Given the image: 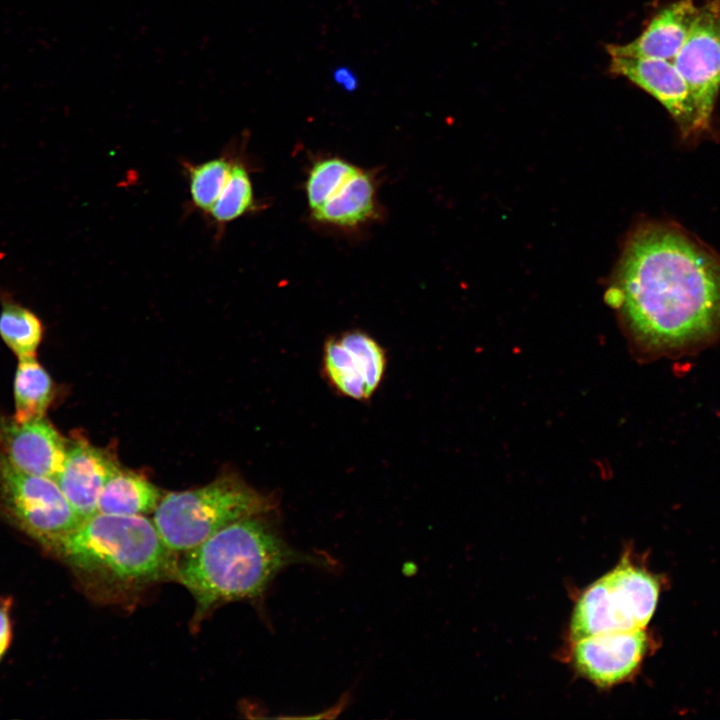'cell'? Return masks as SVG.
I'll return each mask as SVG.
<instances>
[{
	"label": "cell",
	"mask_w": 720,
	"mask_h": 720,
	"mask_svg": "<svg viewBox=\"0 0 720 720\" xmlns=\"http://www.w3.org/2000/svg\"><path fill=\"white\" fill-rule=\"evenodd\" d=\"M48 547L106 592L136 590L175 572L174 552L144 515L97 513Z\"/></svg>",
	"instance_id": "obj_3"
},
{
	"label": "cell",
	"mask_w": 720,
	"mask_h": 720,
	"mask_svg": "<svg viewBox=\"0 0 720 720\" xmlns=\"http://www.w3.org/2000/svg\"><path fill=\"white\" fill-rule=\"evenodd\" d=\"M376 212L374 180L368 172L358 168L311 213L313 218L322 224L352 228L366 223Z\"/></svg>",
	"instance_id": "obj_14"
},
{
	"label": "cell",
	"mask_w": 720,
	"mask_h": 720,
	"mask_svg": "<svg viewBox=\"0 0 720 720\" xmlns=\"http://www.w3.org/2000/svg\"><path fill=\"white\" fill-rule=\"evenodd\" d=\"M255 198L249 170L243 158L236 156L228 180L215 204L207 213L221 229L255 209Z\"/></svg>",
	"instance_id": "obj_19"
},
{
	"label": "cell",
	"mask_w": 720,
	"mask_h": 720,
	"mask_svg": "<svg viewBox=\"0 0 720 720\" xmlns=\"http://www.w3.org/2000/svg\"><path fill=\"white\" fill-rule=\"evenodd\" d=\"M644 629L594 634L574 640L576 670L599 686H612L635 673L648 650Z\"/></svg>",
	"instance_id": "obj_10"
},
{
	"label": "cell",
	"mask_w": 720,
	"mask_h": 720,
	"mask_svg": "<svg viewBox=\"0 0 720 720\" xmlns=\"http://www.w3.org/2000/svg\"><path fill=\"white\" fill-rule=\"evenodd\" d=\"M68 443L44 417L26 422L0 421V454L18 470L55 479L60 473Z\"/></svg>",
	"instance_id": "obj_11"
},
{
	"label": "cell",
	"mask_w": 720,
	"mask_h": 720,
	"mask_svg": "<svg viewBox=\"0 0 720 720\" xmlns=\"http://www.w3.org/2000/svg\"><path fill=\"white\" fill-rule=\"evenodd\" d=\"M294 564L329 568L333 562L296 550L259 515L236 521L185 551L174 577L193 595L194 620L200 621L219 605L259 597Z\"/></svg>",
	"instance_id": "obj_2"
},
{
	"label": "cell",
	"mask_w": 720,
	"mask_h": 720,
	"mask_svg": "<svg viewBox=\"0 0 720 720\" xmlns=\"http://www.w3.org/2000/svg\"><path fill=\"white\" fill-rule=\"evenodd\" d=\"M115 457L83 439L68 445L60 473L55 478L82 520L98 513V500L108 479L119 469Z\"/></svg>",
	"instance_id": "obj_12"
},
{
	"label": "cell",
	"mask_w": 720,
	"mask_h": 720,
	"mask_svg": "<svg viewBox=\"0 0 720 720\" xmlns=\"http://www.w3.org/2000/svg\"><path fill=\"white\" fill-rule=\"evenodd\" d=\"M685 81L705 131L720 92V0L698 7L689 34L672 60Z\"/></svg>",
	"instance_id": "obj_7"
},
{
	"label": "cell",
	"mask_w": 720,
	"mask_h": 720,
	"mask_svg": "<svg viewBox=\"0 0 720 720\" xmlns=\"http://www.w3.org/2000/svg\"><path fill=\"white\" fill-rule=\"evenodd\" d=\"M0 304V336L3 341L18 359L35 356L44 331L41 319L6 290H0Z\"/></svg>",
	"instance_id": "obj_17"
},
{
	"label": "cell",
	"mask_w": 720,
	"mask_h": 720,
	"mask_svg": "<svg viewBox=\"0 0 720 720\" xmlns=\"http://www.w3.org/2000/svg\"><path fill=\"white\" fill-rule=\"evenodd\" d=\"M698 6L694 0H676L662 7L633 41L607 46L609 55L672 61L683 46Z\"/></svg>",
	"instance_id": "obj_13"
},
{
	"label": "cell",
	"mask_w": 720,
	"mask_h": 720,
	"mask_svg": "<svg viewBox=\"0 0 720 720\" xmlns=\"http://www.w3.org/2000/svg\"><path fill=\"white\" fill-rule=\"evenodd\" d=\"M333 79L337 85L349 92L354 91L359 85L356 74L346 66L335 69Z\"/></svg>",
	"instance_id": "obj_22"
},
{
	"label": "cell",
	"mask_w": 720,
	"mask_h": 720,
	"mask_svg": "<svg viewBox=\"0 0 720 720\" xmlns=\"http://www.w3.org/2000/svg\"><path fill=\"white\" fill-rule=\"evenodd\" d=\"M657 578L628 559L590 585L579 597L570 622L573 639L644 629L658 602Z\"/></svg>",
	"instance_id": "obj_5"
},
{
	"label": "cell",
	"mask_w": 720,
	"mask_h": 720,
	"mask_svg": "<svg viewBox=\"0 0 720 720\" xmlns=\"http://www.w3.org/2000/svg\"><path fill=\"white\" fill-rule=\"evenodd\" d=\"M610 71L625 77L656 99L676 123L682 138L690 140L705 131L689 89L672 61L610 55Z\"/></svg>",
	"instance_id": "obj_9"
},
{
	"label": "cell",
	"mask_w": 720,
	"mask_h": 720,
	"mask_svg": "<svg viewBox=\"0 0 720 720\" xmlns=\"http://www.w3.org/2000/svg\"><path fill=\"white\" fill-rule=\"evenodd\" d=\"M0 512L47 546L83 521L55 479L22 472L1 454Z\"/></svg>",
	"instance_id": "obj_6"
},
{
	"label": "cell",
	"mask_w": 720,
	"mask_h": 720,
	"mask_svg": "<svg viewBox=\"0 0 720 720\" xmlns=\"http://www.w3.org/2000/svg\"><path fill=\"white\" fill-rule=\"evenodd\" d=\"M159 489L131 471L119 468L104 485L98 513L113 515H144L154 512L160 500Z\"/></svg>",
	"instance_id": "obj_15"
},
{
	"label": "cell",
	"mask_w": 720,
	"mask_h": 720,
	"mask_svg": "<svg viewBox=\"0 0 720 720\" xmlns=\"http://www.w3.org/2000/svg\"><path fill=\"white\" fill-rule=\"evenodd\" d=\"M358 168L338 157L315 162L305 183L306 198L311 212L320 207Z\"/></svg>",
	"instance_id": "obj_20"
},
{
	"label": "cell",
	"mask_w": 720,
	"mask_h": 720,
	"mask_svg": "<svg viewBox=\"0 0 720 720\" xmlns=\"http://www.w3.org/2000/svg\"><path fill=\"white\" fill-rule=\"evenodd\" d=\"M14 379L15 415L18 422L44 417L54 395L50 375L36 356L18 359Z\"/></svg>",
	"instance_id": "obj_16"
},
{
	"label": "cell",
	"mask_w": 720,
	"mask_h": 720,
	"mask_svg": "<svg viewBox=\"0 0 720 720\" xmlns=\"http://www.w3.org/2000/svg\"><path fill=\"white\" fill-rule=\"evenodd\" d=\"M10 606V599L0 600V659L7 650L11 639Z\"/></svg>",
	"instance_id": "obj_21"
},
{
	"label": "cell",
	"mask_w": 720,
	"mask_h": 720,
	"mask_svg": "<svg viewBox=\"0 0 720 720\" xmlns=\"http://www.w3.org/2000/svg\"><path fill=\"white\" fill-rule=\"evenodd\" d=\"M386 366L384 348L363 331H347L324 343L323 376L335 392L346 398L369 400L381 385Z\"/></svg>",
	"instance_id": "obj_8"
},
{
	"label": "cell",
	"mask_w": 720,
	"mask_h": 720,
	"mask_svg": "<svg viewBox=\"0 0 720 720\" xmlns=\"http://www.w3.org/2000/svg\"><path fill=\"white\" fill-rule=\"evenodd\" d=\"M236 156L232 151L201 163L184 162L192 206L208 213L223 190Z\"/></svg>",
	"instance_id": "obj_18"
},
{
	"label": "cell",
	"mask_w": 720,
	"mask_h": 720,
	"mask_svg": "<svg viewBox=\"0 0 720 720\" xmlns=\"http://www.w3.org/2000/svg\"><path fill=\"white\" fill-rule=\"evenodd\" d=\"M274 507L270 497L236 475L227 474L198 489L162 497L153 522L171 551L185 552L224 527L264 515Z\"/></svg>",
	"instance_id": "obj_4"
},
{
	"label": "cell",
	"mask_w": 720,
	"mask_h": 720,
	"mask_svg": "<svg viewBox=\"0 0 720 720\" xmlns=\"http://www.w3.org/2000/svg\"><path fill=\"white\" fill-rule=\"evenodd\" d=\"M608 301L641 344L699 343L720 328V256L679 225L642 224L625 243Z\"/></svg>",
	"instance_id": "obj_1"
}]
</instances>
